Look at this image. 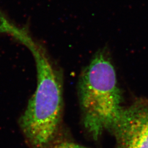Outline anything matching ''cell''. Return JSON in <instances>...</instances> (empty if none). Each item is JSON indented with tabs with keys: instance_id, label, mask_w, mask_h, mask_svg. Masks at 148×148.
Masks as SVG:
<instances>
[{
	"instance_id": "obj_1",
	"label": "cell",
	"mask_w": 148,
	"mask_h": 148,
	"mask_svg": "<svg viewBox=\"0 0 148 148\" xmlns=\"http://www.w3.org/2000/svg\"><path fill=\"white\" fill-rule=\"evenodd\" d=\"M8 34L30 50L37 70L36 89L19 118V126L30 148H47L58 137L62 123L63 74L27 25L14 24Z\"/></svg>"
},
{
	"instance_id": "obj_2",
	"label": "cell",
	"mask_w": 148,
	"mask_h": 148,
	"mask_svg": "<svg viewBox=\"0 0 148 148\" xmlns=\"http://www.w3.org/2000/svg\"><path fill=\"white\" fill-rule=\"evenodd\" d=\"M77 95L85 130L98 140L108 132L124 106L116 70L106 48L97 52L81 71Z\"/></svg>"
},
{
	"instance_id": "obj_3",
	"label": "cell",
	"mask_w": 148,
	"mask_h": 148,
	"mask_svg": "<svg viewBox=\"0 0 148 148\" xmlns=\"http://www.w3.org/2000/svg\"><path fill=\"white\" fill-rule=\"evenodd\" d=\"M115 148H148V99L139 97L124 106L108 131Z\"/></svg>"
},
{
	"instance_id": "obj_4",
	"label": "cell",
	"mask_w": 148,
	"mask_h": 148,
	"mask_svg": "<svg viewBox=\"0 0 148 148\" xmlns=\"http://www.w3.org/2000/svg\"><path fill=\"white\" fill-rule=\"evenodd\" d=\"M47 148H88L69 139H57V138Z\"/></svg>"
}]
</instances>
